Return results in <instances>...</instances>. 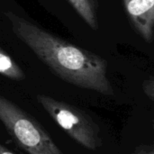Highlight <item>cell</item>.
<instances>
[{"mask_svg":"<svg viewBox=\"0 0 154 154\" xmlns=\"http://www.w3.org/2000/svg\"><path fill=\"white\" fill-rule=\"evenodd\" d=\"M127 16L138 34L152 42L154 32V0H123Z\"/></svg>","mask_w":154,"mask_h":154,"instance_id":"277c9868","label":"cell"},{"mask_svg":"<svg viewBox=\"0 0 154 154\" xmlns=\"http://www.w3.org/2000/svg\"><path fill=\"white\" fill-rule=\"evenodd\" d=\"M36 99L52 120L76 143L90 151H97L102 146L99 126L83 110L42 94L37 95Z\"/></svg>","mask_w":154,"mask_h":154,"instance_id":"3957f363","label":"cell"},{"mask_svg":"<svg viewBox=\"0 0 154 154\" xmlns=\"http://www.w3.org/2000/svg\"><path fill=\"white\" fill-rule=\"evenodd\" d=\"M0 74L13 80H23L25 75L19 65L0 48Z\"/></svg>","mask_w":154,"mask_h":154,"instance_id":"8992f818","label":"cell"},{"mask_svg":"<svg viewBox=\"0 0 154 154\" xmlns=\"http://www.w3.org/2000/svg\"><path fill=\"white\" fill-rule=\"evenodd\" d=\"M69 2L91 29H98L99 25L97 0H69Z\"/></svg>","mask_w":154,"mask_h":154,"instance_id":"5b68a950","label":"cell"},{"mask_svg":"<svg viewBox=\"0 0 154 154\" xmlns=\"http://www.w3.org/2000/svg\"><path fill=\"white\" fill-rule=\"evenodd\" d=\"M5 15L16 37L60 79L81 88L114 95L104 58L50 33L11 11Z\"/></svg>","mask_w":154,"mask_h":154,"instance_id":"6da1fadb","label":"cell"},{"mask_svg":"<svg viewBox=\"0 0 154 154\" xmlns=\"http://www.w3.org/2000/svg\"><path fill=\"white\" fill-rule=\"evenodd\" d=\"M143 89L147 97L153 101L154 100V79L153 77L151 76L148 79H145L143 83Z\"/></svg>","mask_w":154,"mask_h":154,"instance_id":"52a82bcc","label":"cell"},{"mask_svg":"<svg viewBox=\"0 0 154 154\" xmlns=\"http://www.w3.org/2000/svg\"><path fill=\"white\" fill-rule=\"evenodd\" d=\"M0 122L17 146L27 153L64 154L33 116L1 95Z\"/></svg>","mask_w":154,"mask_h":154,"instance_id":"7a4b0ae2","label":"cell"},{"mask_svg":"<svg viewBox=\"0 0 154 154\" xmlns=\"http://www.w3.org/2000/svg\"><path fill=\"white\" fill-rule=\"evenodd\" d=\"M0 154H14V152H12L11 151H9L7 148H5V146L0 144Z\"/></svg>","mask_w":154,"mask_h":154,"instance_id":"9c48e42d","label":"cell"},{"mask_svg":"<svg viewBox=\"0 0 154 154\" xmlns=\"http://www.w3.org/2000/svg\"><path fill=\"white\" fill-rule=\"evenodd\" d=\"M131 154H154V148L152 145H140Z\"/></svg>","mask_w":154,"mask_h":154,"instance_id":"ba28073f","label":"cell"}]
</instances>
